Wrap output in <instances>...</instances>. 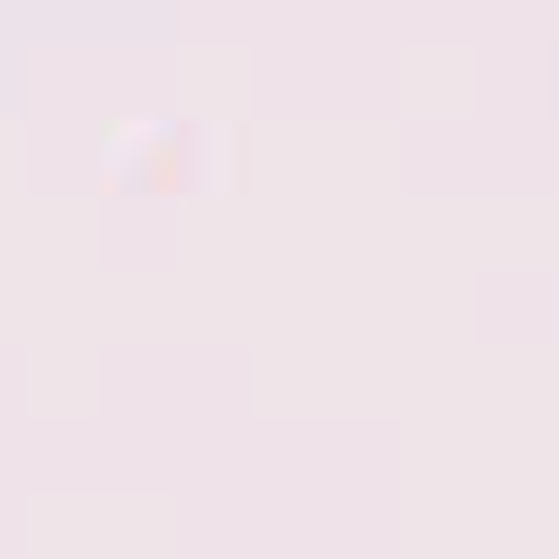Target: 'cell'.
I'll return each instance as SVG.
<instances>
[]
</instances>
